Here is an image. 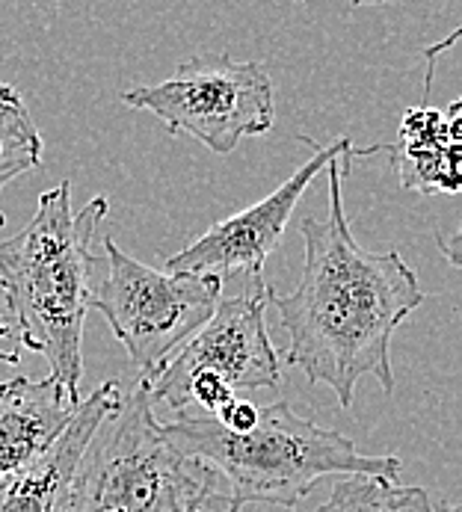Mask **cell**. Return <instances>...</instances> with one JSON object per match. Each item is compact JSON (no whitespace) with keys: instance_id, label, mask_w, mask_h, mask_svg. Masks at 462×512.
Instances as JSON below:
<instances>
[{"instance_id":"2","label":"cell","mask_w":462,"mask_h":512,"mask_svg":"<svg viewBox=\"0 0 462 512\" xmlns=\"http://www.w3.org/2000/svg\"><path fill=\"white\" fill-rule=\"evenodd\" d=\"M107 208V196H95L75 214L72 184L63 181L39 196L33 220L0 240V293L12 311V329L48 362L75 403L83 400V323L98 267L92 240Z\"/></svg>"},{"instance_id":"5","label":"cell","mask_w":462,"mask_h":512,"mask_svg":"<svg viewBox=\"0 0 462 512\" xmlns=\"http://www.w3.org/2000/svg\"><path fill=\"white\" fill-rule=\"evenodd\" d=\"M107 273L92 305L107 317L128 362L152 385L178 347L214 314L223 282L214 276L154 270L104 237Z\"/></svg>"},{"instance_id":"3","label":"cell","mask_w":462,"mask_h":512,"mask_svg":"<svg viewBox=\"0 0 462 512\" xmlns=\"http://www.w3.org/2000/svg\"><path fill=\"white\" fill-rule=\"evenodd\" d=\"M178 453L205 465L226 486V512L246 504H276L294 510L320 477L400 474L397 456H368L335 430L300 418L285 400L261 406L258 421L246 433H231L220 421L187 415L163 424Z\"/></svg>"},{"instance_id":"11","label":"cell","mask_w":462,"mask_h":512,"mask_svg":"<svg viewBox=\"0 0 462 512\" xmlns=\"http://www.w3.org/2000/svg\"><path fill=\"white\" fill-rule=\"evenodd\" d=\"M77 403L48 373L0 382V477L30 465L72 421Z\"/></svg>"},{"instance_id":"10","label":"cell","mask_w":462,"mask_h":512,"mask_svg":"<svg viewBox=\"0 0 462 512\" xmlns=\"http://www.w3.org/2000/svg\"><path fill=\"white\" fill-rule=\"evenodd\" d=\"M460 116V101L448 110L427 104L406 110L397 143L385 146L403 190L418 196L460 190Z\"/></svg>"},{"instance_id":"14","label":"cell","mask_w":462,"mask_h":512,"mask_svg":"<svg viewBox=\"0 0 462 512\" xmlns=\"http://www.w3.org/2000/svg\"><path fill=\"white\" fill-rule=\"evenodd\" d=\"M214 421H220V424H223L226 430H231V433H246V430H252L255 421H258V406L249 403V400H243V397H234V400H229V403L217 412Z\"/></svg>"},{"instance_id":"8","label":"cell","mask_w":462,"mask_h":512,"mask_svg":"<svg viewBox=\"0 0 462 512\" xmlns=\"http://www.w3.org/2000/svg\"><path fill=\"white\" fill-rule=\"evenodd\" d=\"M303 143L314 148V154L288 181H282L261 202L237 211L229 220L211 225L202 237H196L178 255H169L166 258V270L169 273L214 276L220 282H226L231 276H246L252 282V288L267 285L264 282V261L282 243L285 228H288V222L294 217V211H297L303 193L308 190V184L335 157L359 154L347 137H338V140H332L329 146L323 148L317 146V143H311L308 137H303Z\"/></svg>"},{"instance_id":"15","label":"cell","mask_w":462,"mask_h":512,"mask_svg":"<svg viewBox=\"0 0 462 512\" xmlns=\"http://www.w3.org/2000/svg\"><path fill=\"white\" fill-rule=\"evenodd\" d=\"M9 335H12V326H6V323L0 320V338H9ZM0 362L15 367L18 365V353H15V350H12V353H9V350H0Z\"/></svg>"},{"instance_id":"1","label":"cell","mask_w":462,"mask_h":512,"mask_svg":"<svg viewBox=\"0 0 462 512\" xmlns=\"http://www.w3.org/2000/svg\"><path fill=\"white\" fill-rule=\"evenodd\" d=\"M356 154L335 157L329 172L326 220H303V276L288 296L270 293V305L288 332V365L323 382L347 409L362 376H377L394 391L388 362L391 335L427 299L400 252H365L344 214L341 184Z\"/></svg>"},{"instance_id":"7","label":"cell","mask_w":462,"mask_h":512,"mask_svg":"<svg viewBox=\"0 0 462 512\" xmlns=\"http://www.w3.org/2000/svg\"><path fill=\"white\" fill-rule=\"evenodd\" d=\"M270 285L220 299L214 314L178 347L152 382V403L175 409L184 385L196 376L223 382L229 391H264L282 382L279 353L267 332Z\"/></svg>"},{"instance_id":"17","label":"cell","mask_w":462,"mask_h":512,"mask_svg":"<svg viewBox=\"0 0 462 512\" xmlns=\"http://www.w3.org/2000/svg\"><path fill=\"white\" fill-rule=\"evenodd\" d=\"M196 512H208V510H196Z\"/></svg>"},{"instance_id":"9","label":"cell","mask_w":462,"mask_h":512,"mask_svg":"<svg viewBox=\"0 0 462 512\" xmlns=\"http://www.w3.org/2000/svg\"><path fill=\"white\" fill-rule=\"evenodd\" d=\"M122 403L119 385L110 379L77 403L72 421L51 441V447L30 465L0 477V512H72L77 477L86 450L107 418Z\"/></svg>"},{"instance_id":"12","label":"cell","mask_w":462,"mask_h":512,"mask_svg":"<svg viewBox=\"0 0 462 512\" xmlns=\"http://www.w3.org/2000/svg\"><path fill=\"white\" fill-rule=\"evenodd\" d=\"M314 512H460L457 504L439 510L418 486H397L388 477L350 474L332 486L326 504Z\"/></svg>"},{"instance_id":"16","label":"cell","mask_w":462,"mask_h":512,"mask_svg":"<svg viewBox=\"0 0 462 512\" xmlns=\"http://www.w3.org/2000/svg\"><path fill=\"white\" fill-rule=\"evenodd\" d=\"M380 3H388V0H350V6H380Z\"/></svg>"},{"instance_id":"13","label":"cell","mask_w":462,"mask_h":512,"mask_svg":"<svg viewBox=\"0 0 462 512\" xmlns=\"http://www.w3.org/2000/svg\"><path fill=\"white\" fill-rule=\"evenodd\" d=\"M42 163V137L18 89L0 83V196L3 187ZM6 217L0 211V228Z\"/></svg>"},{"instance_id":"4","label":"cell","mask_w":462,"mask_h":512,"mask_svg":"<svg viewBox=\"0 0 462 512\" xmlns=\"http://www.w3.org/2000/svg\"><path fill=\"white\" fill-rule=\"evenodd\" d=\"M149 388L137 379V388L95 433L72 512H196L223 498L217 474L166 439Z\"/></svg>"},{"instance_id":"6","label":"cell","mask_w":462,"mask_h":512,"mask_svg":"<svg viewBox=\"0 0 462 512\" xmlns=\"http://www.w3.org/2000/svg\"><path fill=\"white\" fill-rule=\"evenodd\" d=\"M122 101L154 113L166 131L193 137L214 154H231L243 137H264L276 125V92L261 63L190 57L172 77L131 86Z\"/></svg>"}]
</instances>
